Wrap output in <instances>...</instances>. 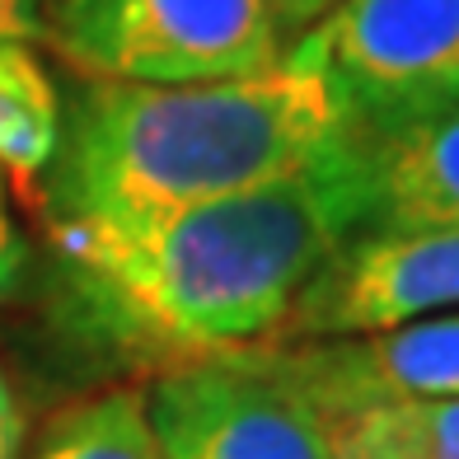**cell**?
<instances>
[{"mask_svg": "<svg viewBox=\"0 0 459 459\" xmlns=\"http://www.w3.org/2000/svg\"><path fill=\"white\" fill-rule=\"evenodd\" d=\"M48 225L94 319L178 366L277 342L361 212L328 145L300 174L169 216Z\"/></svg>", "mask_w": 459, "mask_h": 459, "instance_id": "cell-1", "label": "cell"}, {"mask_svg": "<svg viewBox=\"0 0 459 459\" xmlns=\"http://www.w3.org/2000/svg\"><path fill=\"white\" fill-rule=\"evenodd\" d=\"M338 108L305 38L267 71L197 85L80 80L43 174L48 221H151L309 169Z\"/></svg>", "mask_w": 459, "mask_h": 459, "instance_id": "cell-2", "label": "cell"}, {"mask_svg": "<svg viewBox=\"0 0 459 459\" xmlns=\"http://www.w3.org/2000/svg\"><path fill=\"white\" fill-rule=\"evenodd\" d=\"M43 33L80 75L127 85L235 80L286 52L263 0H52Z\"/></svg>", "mask_w": 459, "mask_h": 459, "instance_id": "cell-3", "label": "cell"}, {"mask_svg": "<svg viewBox=\"0 0 459 459\" xmlns=\"http://www.w3.org/2000/svg\"><path fill=\"white\" fill-rule=\"evenodd\" d=\"M305 43L338 127L459 108V0H342Z\"/></svg>", "mask_w": 459, "mask_h": 459, "instance_id": "cell-4", "label": "cell"}, {"mask_svg": "<svg viewBox=\"0 0 459 459\" xmlns=\"http://www.w3.org/2000/svg\"><path fill=\"white\" fill-rule=\"evenodd\" d=\"M145 412L160 459H338L333 427L248 351L160 370Z\"/></svg>", "mask_w": 459, "mask_h": 459, "instance_id": "cell-5", "label": "cell"}, {"mask_svg": "<svg viewBox=\"0 0 459 459\" xmlns=\"http://www.w3.org/2000/svg\"><path fill=\"white\" fill-rule=\"evenodd\" d=\"M459 309V230H351L300 290L277 342L361 338ZM273 347V342H267Z\"/></svg>", "mask_w": 459, "mask_h": 459, "instance_id": "cell-6", "label": "cell"}, {"mask_svg": "<svg viewBox=\"0 0 459 459\" xmlns=\"http://www.w3.org/2000/svg\"><path fill=\"white\" fill-rule=\"evenodd\" d=\"M248 357L296 389L324 422L394 403L459 399V309L361 338L248 347Z\"/></svg>", "mask_w": 459, "mask_h": 459, "instance_id": "cell-7", "label": "cell"}, {"mask_svg": "<svg viewBox=\"0 0 459 459\" xmlns=\"http://www.w3.org/2000/svg\"><path fill=\"white\" fill-rule=\"evenodd\" d=\"M333 160L361 230H459V108L338 127Z\"/></svg>", "mask_w": 459, "mask_h": 459, "instance_id": "cell-8", "label": "cell"}, {"mask_svg": "<svg viewBox=\"0 0 459 459\" xmlns=\"http://www.w3.org/2000/svg\"><path fill=\"white\" fill-rule=\"evenodd\" d=\"M61 141V90L29 43H0V178L43 187Z\"/></svg>", "mask_w": 459, "mask_h": 459, "instance_id": "cell-9", "label": "cell"}, {"mask_svg": "<svg viewBox=\"0 0 459 459\" xmlns=\"http://www.w3.org/2000/svg\"><path fill=\"white\" fill-rule=\"evenodd\" d=\"M29 459H160L145 389L117 385L56 412Z\"/></svg>", "mask_w": 459, "mask_h": 459, "instance_id": "cell-10", "label": "cell"}, {"mask_svg": "<svg viewBox=\"0 0 459 459\" xmlns=\"http://www.w3.org/2000/svg\"><path fill=\"white\" fill-rule=\"evenodd\" d=\"M328 427L338 459H459V399L370 408Z\"/></svg>", "mask_w": 459, "mask_h": 459, "instance_id": "cell-11", "label": "cell"}, {"mask_svg": "<svg viewBox=\"0 0 459 459\" xmlns=\"http://www.w3.org/2000/svg\"><path fill=\"white\" fill-rule=\"evenodd\" d=\"M24 267H29V248H24V235L10 216V197H5V178H0V305H5L19 281H24Z\"/></svg>", "mask_w": 459, "mask_h": 459, "instance_id": "cell-12", "label": "cell"}, {"mask_svg": "<svg viewBox=\"0 0 459 459\" xmlns=\"http://www.w3.org/2000/svg\"><path fill=\"white\" fill-rule=\"evenodd\" d=\"M263 5H267V14H273L281 43H296V38H305L309 29H319L342 0H263Z\"/></svg>", "mask_w": 459, "mask_h": 459, "instance_id": "cell-13", "label": "cell"}, {"mask_svg": "<svg viewBox=\"0 0 459 459\" xmlns=\"http://www.w3.org/2000/svg\"><path fill=\"white\" fill-rule=\"evenodd\" d=\"M0 459H24V408L5 366H0Z\"/></svg>", "mask_w": 459, "mask_h": 459, "instance_id": "cell-14", "label": "cell"}, {"mask_svg": "<svg viewBox=\"0 0 459 459\" xmlns=\"http://www.w3.org/2000/svg\"><path fill=\"white\" fill-rule=\"evenodd\" d=\"M43 38V14L33 0H0V43H33Z\"/></svg>", "mask_w": 459, "mask_h": 459, "instance_id": "cell-15", "label": "cell"}]
</instances>
